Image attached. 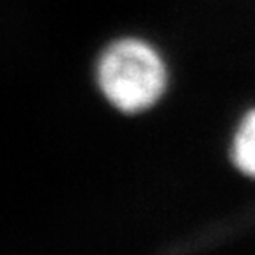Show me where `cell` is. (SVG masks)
Returning <instances> with one entry per match:
<instances>
[{
    "mask_svg": "<svg viewBox=\"0 0 255 255\" xmlns=\"http://www.w3.org/2000/svg\"><path fill=\"white\" fill-rule=\"evenodd\" d=\"M98 80L105 98L123 112L147 108L165 89V66L149 44L123 39L107 48Z\"/></svg>",
    "mask_w": 255,
    "mask_h": 255,
    "instance_id": "1",
    "label": "cell"
},
{
    "mask_svg": "<svg viewBox=\"0 0 255 255\" xmlns=\"http://www.w3.org/2000/svg\"><path fill=\"white\" fill-rule=\"evenodd\" d=\"M234 161L245 174L255 177V110L243 119L234 138Z\"/></svg>",
    "mask_w": 255,
    "mask_h": 255,
    "instance_id": "2",
    "label": "cell"
}]
</instances>
